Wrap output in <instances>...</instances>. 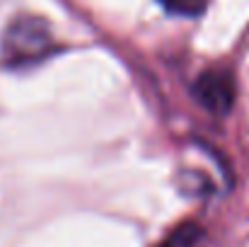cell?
<instances>
[{
  "mask_svg": "<svg viewBox=\"0 0 249 247\" xmlns=\"http://www.w3.org/2000/svg\"><path fill=\"white\" fill-rule=\"evenodd\" d=\"M198 238H201V228L196 223H184L160 247H194L198 243Z\"/></svg>",
  "mask_w": 249,
  "mask_h": 247,
  "instance_id": "3957f363",
  "label": "cell"
},
{
  "mask_svg": "<svg viewBox=\"0 0 249 247\" xmlns=\"http://www.w3.org/2000/svg\"><path fill=\"white\" fill-rule=\"evenodd\" d=\"M196 99L213 114H228L235 104V78L225 68H208L194 85Z\"/></svg>",
  "mask_w": 249,
  "mask_h": 247,
  "instance_id": "7a4b0ae2",
  "label": "cell"
},
{
  "mask_svg": "<svg viewBox=\"0 0 249 247\" xmlns=\"http://www.w3.org/2000/svg\"><path fill=\"white\" fill-rule=\"evenodd\" d=\"M165 5V10L174 12V15H184V17H194L201 15L208 5V0H160Z\"/></svg>",
  "mask_w": 249,
  "mask_h": 247,
  "instance_id": "277c9868",
  "label": "cell"
},
{
  "mask_svg": "<svg viewBox=\"0 0 249 247\" xmlns=\"http://www.w3.org/2000/svg\"><path fill=\"white\" fill-rule=\"evenodd\" d=\"M53 51V34L41 17L22 15L10 22L2 37V56L10 66H29Z\"/></svg>",
  "mask_w": 249,
  "mask_h": 247,
  "instance_id": "6da1fadb",
  "label": "cell"
}]
</instances>
